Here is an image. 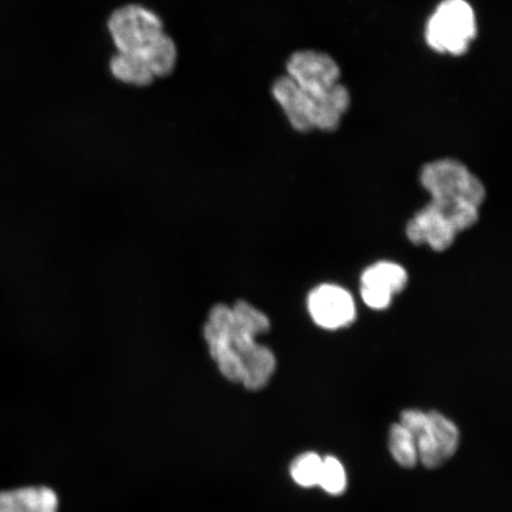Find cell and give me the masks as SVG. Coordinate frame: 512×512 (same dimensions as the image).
<instances>
[{"mask_svg":"<svg viewBox=\"0 0 512 512\" xmlns=\"http://www.w3.org/2000/svg\"><path fill=\"white\" fill-rule=\"evenodd\" d=\"M420 181L432 201L408 222V239L416 246L446 251L459 233L477 223L484 185L463 163L448 158L426 164Z\"/></svg>","mask_w":512,"mask_h":512,"instance_id":"1","label":"cell"},{"mask_svg":"<svg viewBox=\"0 0 512 512\" xmlns=\"http://www.w3.org/2000/svg\"><path fill=\"white\" fill-rule=\"evenodd\" d=\"M268 328L270 320L247 303L217 305L211 310L204 336L211 356L228 380L251 390L267 386L277 364L271 350L256 343L255 338Z\"/></svg>","mask_w":512,"mask_h":512,"instance_id":"2","label":"cell"},{"mask_svg":"<svg viewBox=\"0 0 512 512\" xmlns=\"http://www.w3.org/2000/svg\"><path fill=\"white\" fill-rule=\"evenodd\" d=\"M288 78L296 83L291 106L294 130L335 132L351 107V94L343 85L342 70L329 54L299 50L286 63Z\"/></svg>","mask_w":512,"mask_h":512,"instance_id":"3","label":"cell"},{"mask_svg":"<svg viewBox=\"0 0 512 512\" xmlns=\"http://www.w3.org/2000/svg\"><path fill=\"white\" fill-rule=\"evenodd\" d=\"M108 30L118 53L138 57L155 78H165L174 72L176 44L165 34L162 19L155 12L142 5H125L108 19Z\"/></svg>","mask_w":512,"mask_h":512,"instance_id":"4","label":"cell"},{"mask_svg":"<svg viewBox=\"0 0 512 512\" xmlns=\"http://www.w3.org/2000/svg\"><path fill=\"white\" fill-rule=\"evenodd\" d=\"M477 36L476 11L467 0H441L426 21L427 47L439 55L464 56Z\"/></svg>","mask_w":512,"mask_h":512,"instance_id":"5","label":"cell"},{"mask_svg":"<svg viewBox=\"0 0 512 512\" xmlns=\"http://www.w3.org/2000/svg\"><path fill=\"white\" fill-rule=\"evenodd\" d=\"M307 306L315 323L328 330L344 328L356 318L354 298L343 287L336 285L315 288L307 300Z\"/></svg>","mask_w":512,"mask_h":512,"instance_id":"6","label":"cell"},{"mask_svg":"<svg viewBox=\"0 0 512 512\" xmlns=\"http://www.w3.org/2000/svg\"><path fill=\"white\" fill-rule=\"evenodd\" d=\"M361 283L364 303L370 309L384 310L392 303L394 294L406 287L408 274L395 262L381 261L363 272Z\"/></svg>","mask_w":512,"mask_h":512,"instance_id":"7","label":"cell"},{"mask_svg":"<svg viewBox=\"0 0 512 512\" xmlns=\"http://www.w3.org/2000/svg\"><path fill=\"white\" fill-rule=\"evenodd\" d=\"M59 498L48 486L0 492V512H57Z\"/></svg>","mask_w":512,"mask_h":512,"instance_id":"8","label":"cell"},{"mask_svg":"<svg viewBox=\"0 0 512 512\" xmlns=\"http://www.w3.org/2000/svg\"><path fill=\"white\" fill-rule=\"evenodd\" d=\"M427 435L431 439L439 456L445 460L450 459L457 452L460 433L456 424L439 412L427 413Z\"/></svg>","mask_w":512,"mask_h":512,"instance_id":"9","label":"cell"},{"mask_svg":"<svg viewBox=\"0 0 512 512\" xmlns=\"http://www.w3.org/2000/svg\"><path fill=\"white\" fill-rule=\"evenodd\" d=\"M110 68L114 78L127 83V85L145 87L151 85L155 80L150 68L138 57L131 55L115 54L112 57Z\"/></svg>","mask_w":512,"mask_h":512,"instance_id":"10","label":"cell"},{"mask_svg":"<svg viewBox=\"0 0 512 512\" xmlns=\"http://www.w3.org/2000/svg\"><path fill=\"white\" fill-rule=\"evenodd\" d=\"M389 451L395 462L406 469H412L419 462L415 439L401 424H395L390 428Z\"/></svg>","mask_w":512,"mask_h":512,"instance_id":"11","label":"cell"},{"mask_svg":"<svg viewBox=\"0 0 512 512\" xmlns=\"http://www.w3.org/2000/svg\"><path fill=\"white\" fill-rule=\"evenodd\" d=\"M322 467L323 459L317 453H304L292 463L291 476L299 486L312 488L319 484Z\"/></svg>","mask_w":512,"mask_h":512,"instance_id":"12","label":"cell"},{"mask_svg":"<svg viewBox=\"0 0 512 512\" xmlns=\"http://www.w3.org/2000/svg\"><path fill=\"white\" fill-rule=\"evenodd\" d=\"M347 472L344 466L335 457L323 459L322 472H320L319 486L330 495H342L347 489Z\"/></svg>","mask_w":512,"mask_h":512,"instance_id":"13","label":"cell"},{"mask_svg":"<svg viewBox=\"0 0 512 512\" xmlns=\"http://www.w3.org/2000/svg\"><path fill=\"white\" fill-rule=\"evenodd\" d=\"M400 424L416 439L427 430V413L418 411V409H407L401 414Z\"/></svg>","mask_w":512,"mask_h":512,"instance_id":"14","label":"cell"}]
</instances>
